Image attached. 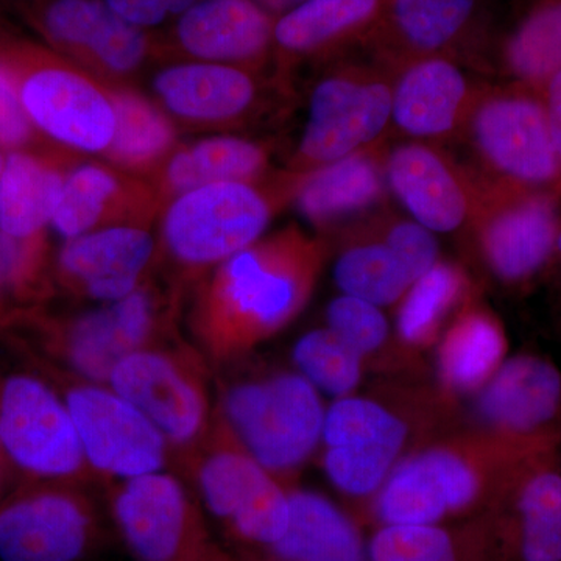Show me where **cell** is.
I'll return each mask as SVG.
<instances>
[{"mask_svg": "<svg viewBox=\"0 0 561 561\" xmlns=\"http://www.w3.org/2000/svg\"><path fill=\"white\" fill-rule=\"evenodd\" d=\"M365 357L330 328L309 331L294 346L298 371L334 398L351 397L357 389Z\"/></svg>", "mask_w": 561, "mask_h": 561, "instance_id": "38", "label": "cell"}, {"mask_svg": "<svg viewBox=\"0 0 561 561\" xmlns=\"http://www.w3.org/2000/svg\"><path fill=\"white\" fill-rule=\"evenodd\" d=\"M39 135L22 108L16 83L0 60V147L13 151L35 149Z\"/></svg>", "mask_w": 561, "mask_h": 561, "instance_id": "42", "label": "cell"}, {"mask_svg": "<svg viewBox=\"0 0 561 561\" xmlns=\"http://www.w3.org/2000/svg\"><path fill=\"white\" fill-rule=\"evenodd\" d=\"M323 247L287 228L221 262L195 283L187 328L210 367L224 368L286 328L305 308Z\"/></svg>", "mask_w": 561, "mask_h": 561, "instance_id": "1", "label": "cell"}, {"mask_svg": "<svg viewBox=\"0 0 561 561\" xmlns=\"http://www.w3.org/2000/svg\"><path fill=\"white\" fill-rule=\"evenodd\" d=\"M116 133L106 150L110 164L128 173H154L176 149L173 121L157 102L131 87H111Z\"/></svg>", "mask_w": 561, "mask_h": 561, "instance_id": "33", "label": "cell"}, {"mask_svg": "<svg viewBox=\"0 0 561 561\" xmlns=\"http://www.w3.org/2000/svg\"><path fill=\"white\" fill-rule=\"evenodd\" d=\"M216 408L250 456L284 485L323 437L327 411L301 373L219 379Z\"/></svg>", "mask_w": 561, "mask_h": 561, "instance_id": "5", "label": "cell"}, {"mask_svg": "<svg viewBox=\"0 0 561 561\" xmlns=\"http://www.w3.org/2000/svg\"><path fill=\"white\" fill-rule=\"evenodd\" d=\"M482 434L516 456L556 454L561 443V371L535 354L502 362L476 402Z\"/></svg>", "mask_w": 561, "mask_h": 561, "instance_id": "13", "label": "cell"}, {"mask_svg": "<svg viewBox=\"0 0 561 561\" xmlns=\"http://www.w3.org/2000/svg\"><path fill=\"white\" fill-rule=\"evenodd\" d=\"M332 275L343 295L360 298L379 308L404 298L413 284L383 241L350 247L335 261Z\"/></svg>", "mask_w": 561, "mask_h": 561, "instance_id": "36", "label": "cell"}, {"mask_svg": "<svg viewBox=\"0 0 561 561\" xmlns=\"http://www.w3.org/2000/svg\"><path fill=\"white\" fill-rule=\"evenodd\" d=\"M154 102L171 119L197 127L241 121L260 99L251 69L194 60H171L151 76Z\"/></svg>", "mask_w": 561, "mask_h": 561, "instance_id": "21", "label": "cell"}, {"mask_svg": "<svg viewBox=\"0 0 561 561\" xmlns=\"http://www.w3.org/2000/svg\"><path fill=\"white\" fill-rule=\"evenodd\" d=\"M0 449L33 482H99L60 393L43 375L0 373Z\"/></svg>", "mask_w": 561, "mask_h": 561, "instance_id": "10", "label": "cell"}, {"mask_svg": "<svg viewBox=\"0 0 561 561\" xmlns=\"http://www.w3.org/2000/svg\"><path fill=\"white\" fill-rule=\"evenodd\" d=\"M273 210L272 195L253 181L208 184L172 198L162 213L158 236L161 260L171 267L169 279L186 290L260 241Z\"/></svg>", "mask_w": 561, "mask_h": 561, "instance_id": "6", "label": "cell"}, {"mask_svg": "<svg viewBox=\"0 0 561 561\" xmlns=\"http://www.w3.org/2000/svg\"><path fill=\"white\" fill-rule=\"evenodd\" d=\"M557 253H559V256L561 257V230H560V234H559V239H557V249H556Z\"/></svg>", "mask_w": 561, "mask_h": 561, "instance_id": "50", "label": "cell"}, {"mask_svg": "<svg viewBox=\"0 0 561 561\" xmlns=\"http://www.w3.org/2000/svg\"><path fill=\"white\" fill-rule=\"evenodd\" d=\"M507 341L493 317L482 311L463 313L438 346V376L451 393L481 390L504 362Z\"/></svg>", "mask_w": 561, "mask_h": 561, "instance_id": "34", "label": "cell"}, {"mask_svg": "<svg viewBox=\"0 0 561 561\" xmlns=\"http://www.w3.org/2000/svg\"><path fill=\"white\" fill-rule=\"evenodd\" d=\"M390 121L386 81L354 70L324 77L312 91L295 164L312 172L343 160L378 138Z\"/></svg>", "mask_w": 561, "mask_h": 561, "instance_id": "17", "label": "cell"}, {"mask_svg": "<svg viewBox=\"0 0 561 561\" xmlns=\"http://www.w3.org/2000/svg\"><path fill=\"white\" fill-rule=\"evenodd\" d=\"M68 172L60 151H9L0 176V232L18 241H46Z\"/></svg>", "mask_w": 561, "mask_h": 561, "instance_id": "27", "label": "cell"}, {"mask_svg": "<svg viewBox=\"0 0 561 561\" xmlns=\"http://www.w3.org/2000/svg\"><path fill=\"white\" fill-rule=\"evenodd\" d=\"M110 507L139 561H239L213 537L198 502L169 472L114 483Z\"/></svg>", "mask_w": 561, "mask_h": 561, "instance_id": "11", "label": "cell"}, {"mask_svg": "<svg viewBox=\"0 0 561 561\" xmlns=\"http://www.w3.org/2000/svg\"><path fill=\"white\" fill-rule=\"evenodd\" d=\"M262 10L267 11L268 14L276 20L283 16L287 11L297 9L298 5L305 3L306 0H254Z\"/></svg>", "mask_w": 561, "mask_h": 561, "instance_id": "45", "label": "cell"}, {"mask_svg": "<svg viewBox=\"0 0 561 561\" xmlns=\"http://www.w3.org/2000/svg\"><path fill=\"white\" fill-rule=\"evenodd\" d=\"M7 316L2 313V302H0V323H5Z\"/></svg>", "mask_w": 561, "mask_h": 561, "instance_id": "51", "label": "cell"}, {"mask_svg": "<svg viewBox=\"0 0 561 561\" xmlns=\"http://www.w3.org/2000/svg\"><path fill=\"white\" fill-rule=\"evenodd\" d=\"M560 230L552 194L512 187L483 225L485 260L502 279L530 278L556 253Z\"/></svg>", "mask_w": 561, "mask_h": 561, "instance_id": "23", "label": "cell"}, {"mask_svg": "<svg viewBox=\"0 0 561 561\" xmlns=\"http://www.w3.org/2000/svg\"><path fill=\"white\" fill-rule=\"evenodd\" d=\"M476 146L512 187L552 194L561 187V161L553 147L545 103L527 91L485 99L472 119Z\"/></svg>", "mask_w": 561, "mask_h": 561, "instance_id": "16", "label": "cell"}, {"mask_svg": "<svg viewBox=\"0 0 561 561\" xmlns=\"http://www.w3.org/2000/svg\"><path fill=\"white\" fill-rule=\"evenodd\" d=\"M485 518L494 561H561V470L556 454L519 460Z\"/></svg>", "mask_w": 561, "mask_h": 561, "instance_id": "18", "label": "cell"}, {"mask_svg": "<svg viewBox=\"0 0 561 561\" xmlns=\"http://www.w3.org/2000/svg\"><path fill=\"white\" fill-rule=\"evenodd\" d=\"M286 534L264 556L286 561H368L357 524L317 491L291 489Z\"/></svg>", "mask_w": 561, "mask_h": 561, "instance_id": "29", "label": "cell"}, {"mask_svg": "<svg viewBox=\"0 0 561 561\" xmlns=\"http://www.w3.org/2000/svg\"><path fill=\"white\" fill-rule=\"evenodd\" d=\"M470 105L467 76L449 55L405 62L391 88V121L413 138H442L459 125Z\"/></svg>", "mask_w": 561, "mask_h": 561, "instance_id": "25", "label": "cell"}, {"mask_svg": "<svg viewBox=\"0 0 561 561\" xmlns=\"http://www.w3.org/2000/svg\"><path fill=\"white\" fill-rule=\"evenodd\" d=\"M409 437L408 421L389 405L370 398H339L324 413V471L346 496L373 497L404 457Z\"/></svg>", "mask_w": 561, "mask_h": 561, "instance_id": "15", "label": "cell"}, {"mask_svg": "<svg viewBox=\"0 0 561 561\" xmlns=\"http://www.w3.org/2000/svg\"><path fill=\"white\" fill-rule=\"evenodd\" d=\"M504 60L527 87L545 88L561 70V0H531L505 38Z\"/></svg>", "mask_w": 561, "mask_h": 561, "instance_id": "35", "label": "cell"}, {"mask_svg": "<svg viewBox=\"0 0 561 561\" xmlns=\"http://www.w3.org/2000/svg\"><path fill=\"white\" fill-rule=\"evenodd\" d=\"M160 197L150 184L105 162H81L69 169L50 227L65 241L99 228L149 225Z\"/></svg>", "mask_w": 561, "mask_h": 561, "instance_id": "22", "label": "cell"}, {"mask_svg": "<svg viewBox=\"0 0 561 561\" xmlns=\"http://www.w3.org/2000/svg\"><path fill=\"white\" fill-rule=\"evenodd\" d=\"M99 531L98 508L84 485L33 482L0 507V560L80 561Z\"/></svg>", "mask_w": 561, "mask_h": 561, "instance_id": "14", "label": "cell"}, {"mask_svg": "<svg viewBox=\"0 0 561 561\" xmlns=\"http://www.w3.org/2000/svg\"><path fill=\"white\" fill-rule=\"evenodd\" d=\"M267 161L261 144L238 136H210L173 150L154 171L153 187L160 201H172L208 184L254 181Z\"/></svg>", "mask_w": 561, "mask_h": 561, "instance_id": "30", "label": "cell"}, {"mask_svg": "<svg viewBox=\"0 0 561 561\" xmlns=\"http://www.w3.org/2000/svg\"><path fill=\"white\" fill-rule=\"evenodd\" d=\"M184 290L171 279L151 276L119 301L91 311L46 316L32 311L9 317L5 323L27 328L32 337L24 353L87 381L108 386L114 368L125 357L180 337Z\"/></svg>", "mask_w": 561, "mask_h": 561, "instance_id": "2", "label": "cell"}, {"mask_svg": "<svg viewBox=\"0 0 561 561\" xmlns=\"http://www.w3.org/2000/svg\"><path fill=\"white\" fill-rule=\"evenodd\" d=\"M273 25L254 0H197L157 36L161 58L253 69L273 50Z\"/></svg>", "mask_w": 561, "mask_h": 561, "instance_id": "20", "label": "cell"}, {"mask_svg": "<svg viewBox=\"0 0 561 561\" xmlns=\"http://www.w3.org/2000/svg\"><path fill=\"white\" fill-rule=\"evenodd\" d=\"M523 459L481 432L438 442L394 465L391 497L402 518L416 526L483 518Z\"/></svg>", "mask_w": 561, "mask_h": 561, "instance_id": "3", "label": "cell"}, {"mask_svg": "<svg viewBox=\"0 0 561 561\" xmlns=\"http://www.w3.org/2000/svg\"><path fill=\"white\" fill-rule=\"evenodd\" d=\"M210 365L181 337L136 351L114 368L108 386L157 426L180 467L208 438L216 420Z\"/></svg>", "mask_w": 561, "mask_h": 561, "instance_id": "8", "label": "cell"}, {"mask_svg": "<svg viewBox=\"0 0 561 561\" xmlns=\"http://www.w3.org/2000/svg\"><path fill=\"white\" fill-rule=\"evenodd\" d=\"M180 471L232 540L271 551L289 527L287 485L250 456L216 408L208 438Z\"/></svg>", "mask_w": 561, "mask_h": 561, "instance_id": "7", "label": "cell"}, {"mask_svg": "<svg viewBox=\"0 0 561 561\" xmlns=\"http://www.w3.org/2000/svg\"><path fill=\"white\" fill-rule=\"evenodd\" d=\"M33 367L60 393L81 448L99 481H128L153 474L173 461L171 446L130 401L106 383L81 379L27 354Z\"/></svg>", "mask_w": 561, "mask_h": 561, "instance_id": "9", "label": "cell"}, {"mask_svg": "<svg viewBox=\"0 0 561 561\" xmlns=\"http://www.w3.org/2000/svg\"><path fill=\"white\" fill-rule=\"evenodd\" d=\"M160 260V241L149 225H111L65 241L54 276L72 297L105 305L138 290Z\"/></svg>", "mask_w": 561, "mask_h": 561, "instance_id": "19", "label": "cell"}, {"mask_svg": "<svg viewBox=\"0 0 561 561\" xmlns=\"http://www.w3.org/2000/svg\"><path fill=\"white\" fill-rule=\"evenodd\" d=\"M5 151L0 147V176H2L3 165H5Z\"/></svg>", "mask_w": 561, "mask_h": 561, "instance_id": "49", "label": "cell"}, {"mask_svg": "<svg viewBox=\"0 0 561 561\" xmlns=\"http://www.w3.org/2000/svg\"><path fill=\"white\" fill-rule=\"evenodd\" d=\"M482 0H386L367 35L381 54L411 62L449 55L471 31Z\"/></svg>", "mask_w": 561, "mask_h": 561, "instance_id": "24", "label": "cell"}, {"mask_svg": "<svg viewBox=\"0 0 561 561\" xmlns=\"http://www.w3.org/2000/svg\"><path fill=\"white\" fill-rule=\"evenodd\" d=\"M2 2L10 3V5L18 7V9L25 11L35 5L36 2H39V0H2Z\"/></svg>", "mask_w": 561, "mask_h": 561, "instance_id": "46", "label": "cell"}, {"mask_svg": "<svg viewBox=\"0 0 561 561\" xmlns=\"http://www.w3.org/2000/svg\"><path fill=\"white\" fill-rule=\"evenodd\" d=\"M383 242L393 251L412 283L438 264V243L434 232L416 221L393 225Z\"/></svg>", "mask_w": 561, "mask_h": 561, "instance_id": "41", "label": "cell"}, {"mask_svg": "<svg viewBox=\"0 0 561 561\" xmlns=\"http://www.w3.org/2000/svg\"><path fill=\"white\" fill-rule=\"evenodd\" d=\"M22 108L36 133L57 149L105 154L116 133L113 90L44 44L0 33Z\"/></svg>", "mask_w": 561, "mask_h": 561, "instance_id": "4", "label": "cell"}, {"mask_svg": "<svg viewBox=\"0 0 561 561\" xmlns=\"http://www.w3.org/2000/svg\"><path fill=\"white\" fill-rule=\"evenodd\" d=\"M542 103L548 117L553 147L561 161V70L553 73L542 88Z\"/></svg>", "mask_w": 561, "mask_h": 561, "instance_id": "44", "label": "cell"}, {"mask_svg": "<svg viewBox=\"0 0 561 561\" xmlns=\"http://www.w3.org/2000/svg\"><path fill=\"white\" fill-rule=\"evenodd\" d=\"M386 175L391 191L427 230L451 232L467 220L471 209L467 187L449 162L430 147H398L387 160Z\"/></svg>", "mask_w": 561, "mask_h": 561, "instance_id": "26", "label": "cell"}, {"mask_svg": "<svg viewBox=\"0 0 561 561\" xmlns=\"http://www.w3.org/2000/svg\"><path fill=\"white\" fill-rule=\"evenodd\" d=\"M242 561H286V560L276 559V557H272V556H254V557H250V559H245Z\"/></svg>", "mask_w": 561, "mask_h": 561, "instance_id": "47", "label": "cell"}, {"mask_svg": "<svg viewBox=\"0 0 561 561\" xmlns=\"http://www.w3.org/2000/svg\"><path fill=\"white\" fill-rule=\"evenodd\" d=\"M386 0H306L276 18L273 50L283 60H300L367 38Z\"/></svg>", "mask_w": 561, "mask_h": 561, "instance_id": "28", "label": "cell"}, {"mask_svg": "<svg viewBox=\"0 0 561 561\" xmlns=\"http://www.w3.org/2000/svg\"><path fill=\"white\" fill-rule=\"evenodd\" d=\"M328 328L368 357L389 337V321L379 306L360 298L342 295L328 306Z\"/></svg>", "mask_w": 561, "mask_h": 561, "instance_id": "40", "label": "cell"}, {"mask_svg": "<svg viewBox=\"0 0 561 561\" xmlns=\"http://www.w3.org/2000/svg\"><path fill=\"white\" fill-rule=\"evenodd\" d=\"M117 16L140 31L160 33L197 0H102Z\"/></svg>", "mask_w": 561, "mask_h": 561, "instance_id": "43", "label": "cell"}, {"mask_svg": "<svg viewBox=\"0 0 561 561\" xmlns=\"http://www.w3.org/2000/svg\"><path fill=\"white\" fill-rule=\"evenodd\" d=\"M368 561H494L483 518L427 526H379L368 542Z\"/></svg>", "mask_w": 561, "mask_h": 561, "instance_id": "31", "label": "cell"}, {"mask_svg": "<svg viewBox=\"0 0 561 561\" xmlns=\"http://www.w3.org/2000/svg\"><path fill=\"white\" fill-rule=\"evenodd\" d=\"M24 14L49 49L110 87L131 83L161 58L157 33L128 24L102 0H39Z\"/></svg>", "mask_w": 561, "mask_h": 561, "instance_id": "12", "label": "cell"}, {"mask_svg": "<svg viewBox=\"0 0 561 561\" xmlns=\"http://www.w3.org/2000/svg\"><path fill=\"white\" fill-rule=\"evenodd\" d=\"M382 186L378 161L360 150L302 176L295 201L306 220L324 227L367 209L381 197Z\"/></svg>", "mask_w": 561, "mask_h": 561, "instance_id": "32", "label": "cell"}, {"mask_svg": "<svg viewBox=\"0 0 561 561\" xmlns=\"http://www.w3.org/2000/svg\"><path fill=\"white\" fill-rule=\"evenodd\" d=\"M50 289L47 241H18L0 232V298L36 302Z\"/></svg>", "mask_w": 561, "mask_h": 561, "instance_id": "39", "label": "cell"}, {"mask_svg": "<svg viewBox=\"0 0 561 561\" xmlns=\"http://www.w3.org/2000/svg\"><path fill=\"white\" fill-rule=\"evenodd\" d=\"M461 290V273L443 262L416 279L404 295L398 316L402 342L419 348L434 341L446 313L459 300Z\"/></svg>", "mask_w": 561, "mask_h": 561, "instance_id": "37", "label": "cell"}, {"mask_svg": "<svg viewBox=\"0 0 561 561\" xmlns=\"http://www.w3.org/2000/svg\"><path fill=\"white\" fill-rule=\"evenodd\" d=\"M9 461H7L5 456H3L2 449H0V471L9 470Z\"/></svg>", "mask_w": 561, "mask_h": 561, "instance_id": "48", "label": "cell"}]
</instances>
